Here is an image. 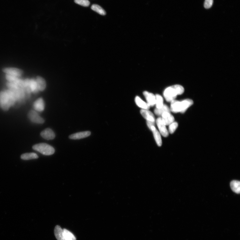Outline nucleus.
Here are the masks:
<instances>
[{
  "instance_id": "obj_1",
  "label": "nucleus",
  "mask_w": 240,
  "mask_h": 240,
  "mask_svg": "<svg viewBox=\"0 0 240 240\" xmlns=\"http://www.w3.org/2000/svg\"><path fill=\"white\" fill-rule=\"evenodd\" d=\"M17 100L15 93L11 90L9 89L0 92V106L3 110H8Z\"/></svg>"
},
{
  "instance_id": "obj_2",
  "label": "nucleus",
  "mask_w": 240,
  "mask_h": 240,
  "mask_svg": "<svg viewBox=\"0 0 240 240\" xmlns=\"http://www.w3.org/2000/svg\"><path fill=\"white\" fill-rule=\"evenodd\" d=\"M33 149L46 155H53L55 152L54 148L50 145L45 143H40L34 145L33 146Z\"/></svg>"
},
{
  "instance_id": "obj_3",
  "label": "nucleus",
  "mask_w": 240,
  "mask_h": 240,
  "mask_svg": "<svg viewBox=\"0 0 240 240\" xmlns=\"http://www.w3.org/2000/svg\"><path fill=\"white\" fill-rule=\"evenodd\" d=\"M155 123L152 122L147 121V124L149 129L152 131L156 144L161 147L162 144V141L161 134L156 129L155 126Z\"/></svg>"
},
{
  "instance_id": "obj_4",
  "label": "nucleus",
  "mask_w": 240,
  "mask_h": 240,
  "mask_svg": "<svg viewBox=\"0 0 240 240\" xmlns=\"http://www.w3.org/2000/svg\"><path fill=\"white\" fill-rule=\"evenodd\" d=\"M177 95H178L173 86L169 87L165 89L163 92V96L166 101L168 102H171L175 100Z\"/></svg>"
},
{
  "instance_id": "obj_5",
  "label": "nucleus",
  "mask_w": 240,
  "mask_h": 240,
  "mask_svg": "<svg viewBox=\"0 0 240 240\" xmlns=\"http://www.w3.org/2000/svg\"><path fill=\"white\" fill-rule=\"evenodd\" d=\"M156 123L157 124L160 133L163 137H167L169 136V133L166 127V125L163 122L162 118L159 117L156 120Z\"/></svg>"
},
{
  "instance_id": "obj_6",
  "label": "nucleus",
  "mask_w": 240,
  "mask_h": 240,
  "mask_svg": "<svg viewBox=\"0 0 240 240\" xmlns=\"http://www.w3.org/2000/svg\"><path fill=\"white\" fill-rule=\"evenodd\" d=\"M28 116L30 120L34 123L42 124L44 122V120L43 118L34 110H30Z\"/></svg>"
},
{
  "instance_id": "obj_7",
  "label": "nucleus",
  "mask_w": 240,
  "mask_h": 240,
  "mask_svg": "<svg viewBox=\"0 0 240 240\" xmlns=\"http://www.w3.org/2000/svg\"><path fill=\"white\" fill-rule=\"evenodd\" d=\"M2 71L7 74L19 77L23 74V71L20 69L15 68H5Z\"/></svg>"
},
{
  "instance_id": "obj_8",
  "label": "nucleus",
  "mask_w": 240,
  "mask_h": 240,
  "mask_svg": "<svg viewBox=\"0 0 240 240\" xmlns=\"http://www.w3.org/2000/svg\"><path fill=\"white\" fill-rule=\"evenodd\" d=\"M143 95L149 106H153L155 105V96L154 94L147 91H144L143 92Z\"/></svg>"
},
{
  "instance_id": "obj_9",
  "label": "nucleus",
  "mask_w": 240,
  "mask_h": 240,
  "mask_svg": "<svg viewBox=\"0 0 240 240\" xmlns=\"http://www.w3.org/2000/svg\"><path fill=\"white\" fill-rule=\"evenodd\" d=\"M41 136L46 140H53L55 137V134L53 130L47 128L41 132Z\"/></svg>"
},
{
  "instance_id": "obj_10",
  "label": "nucleus",
  "mask_w": 240,
  "mask_h": 240,
  "mask_svg": "<svg viewBox=\"0 0 240 240\" xmlns=\"http://www.w3.org/2000/svg\"><path fill=\"white\" fill-rule=\"evenodd\" d=\"M140 113L141 115L147 121L155 123V118L154 114L150 111L147 110L142 109Z\"/></svg>"
},
{
  "instance_id": "obj_11",
  "label": "nucleus",
  "mask_w": 240,
  "mask_h": 240,
  "mask_svg": "<svg viewBox=\"0 0 240 240\" xmlns=\"http://www.w3.org/2000/svg\"><path fill=\"white\" fill-rule=\"evenodd\" d=\"M91 134L89 131H85L72 134L69 136V138L72 140H79L88 137Z\"/></svg>"
},
{
  "instance_id": "obj_12",
  "label": "nucleus",
  "mask_w": 240,
  "mask_h": 240,
  "mask_svg": "<svg viewBox=\"0 0 240 240\" xmlns=\"http://www.w3.org/2000/svg\"><path fill=\"white\" fill-rule=\"evenodd\" d=\"M162 119L166 126H169L175 121V118L170 113L165 112L162 115Z\"/></svg>"
},
{
  "instance_id": "obj_13",
  "label": "nucleus",
  "mask_w": 240,
  "mask_h": 240,
  "mask_svg": "<svg viewBox=\"0 0 240 240\" xmlns=\"http://www.w3.org/2000/svg\"><path fill=\"white\" fill-rule=\"evenodd\" d=\"M171 102L170 110L174 113H180L181 111V102L174 100Z\"/></svg>"
},
{
  "instance_id": "obj_14",
  "label": "nucleus",
  "mask_w": 240,
  "mask_h": 240,
  "mask_svg": "<svg viewBox=\"0 0 240 240\" xmlns=\"http://www.w3.org/2000/svg\"><path fill=\"white\" fill-rule=\"evenodd\" d=\"M44 101L41 98L38 99L33 104L34 109L38 112H42L44 109Z\"/></svg>"
},
{
  "instance_id": "obj_15",
  "label": "nucleus",
  "mask_w": 240,
  "mask_h": 240,
  "mask_svg": "<svg viewBox=\"0 0 240 240\" xmlns=\"http://www.w3.org/2000/svg\"><path fill=\"white\" fill-rule=\"evenodd\" d=\"M193 103V100L190 99H186L181 102V113H183Z\"/></svg>"
},
{
  "instance_id": "obj_16",
  "label": "nucleus",
  "mask_w": 240,
  "mask_h": 240,
  "mask_svg": "<svg viewBox=\"0 0 240 240\" xmlns=\"http://www.w3.org/2000/svg\"><path fill=\"white\" fill-rule=\"evenodd\" d=\"M135 102L137 105L142 109L148 110L150 108V106L148 103L144 102L138 96L135 97Z\"/></svg>"
},
{
  "instance_id": "obj_17",
  "label": "nucleus",
  "mask_w": 240,
  "mask_h": 240,
  "mask_svg": "<svg viewBox=\"0 0 240 240\" xmlns=\"http://www.w3.org/2000/svg\"><path fill=\"white\" fill-rule=\"evenodd\" d=\"M54 233L55 237L57 240H64L63 230L60 226L57 225L55 227Z\"/></svg>"
},
{
  "instance_id": "obj_18",
  "label": "nucleus",
  "mask_w": 240,
  "mask_h": 240,
  "mask_svg": "<svg viewBox=\"0 0 240 240\" xmlns=\"http://www.w3.org/2000/svg\"><path fill=\"white\" fill-rule=\"evenodd\" d=\"M36 81L39 91H43L46 86V83L45 80L40 76H37Z\"/></svg>"
},
{
  "instance_id": "obj_19",
  "label": "nucleus",
  "mask_w": 240,
  "mask_h": 240,
  "mask_svg": "<svg viewBox=\"0 0 240 240\" xmlns=\"http://www.w3.org/2000/svg\"><path fill=\"white\" fill-rule=\"evenodd\" d=\"M155 113L158 116H162V115L165 112L170 113V109L169 107L165 104H163L162 107L160 108H156L154 110Z\"/></svg>"
},
{
  "instance_id": "obj_20",
  "label": "nucleus",
  "mask_w": 240,
  "mask_h": 240,
  "mask_svg": "<svg viewBox=\"0 0 240 240\" xmlns=\"http://www.w3.org/2000/svg\"><path fill=\"white\" fill-rule=\"evenodd\" d=\"M230 186L233 192L238 194L240 193V183L239 181H232L231 183Z\"/></svg>"
},
{
  "instance_id": "obj_21",
  "label": "nucleus",
  "mask_w": 240,
  "mask_h": 240,
  "mask_svg": "<svg viewBox=\"0 0 240 240\" xmlns=\"http://www.w3.org/2000/svg\"><path fill=\"white\" fill-rule=\"evenodd\" d=\"M38 158L39 157L37 154L34 153H26L21 156V158L24 160L36 159Z\"/></svg>"
},
{
  "instance_id": "obj_22",
  "label": "nucleus",
  "mask_w": 240,
  "mask_h": 240,
  "mask_svg": "<svg viewBox=\"0 0 240 240\" xmlns=\"http://www.w3.org/2000/svg\"><path fill=\"white\" fill-rule=\"evenodd\" d=\"M91 9L93 11L96 12L100 15L104 16L106 15V12L105 10L98 5L96 4L92 5Z\"/></svg>"
},
{
  "instance_id": "obj_23",
  "label": "nucleus",
  "mask_w": 240,
  "mask_h": 240,
  "mask_svg": "<svg viewBox=\"0 0 240 240\" xmlns=\"http://www.w3.org/2000/svg\"><path fill=\"white\" fill-rule=\"evenodd\" d=\"M64 240H76L75 236L72 233L67 229H63Z\"/></svg>"
},
{
  "instance_id": "obj_24",
  "label": "nucleus",
  "mask_w": 240,
  "mask_h": 240,
  "mask_svg": "<svg viewBox=\"0 0 240 240\" xmlns=\"http://www.w3.org/2000/svg\"><path fill=\"white\" fill-rule=\"evenodd\" d=\"M155 96V103L156 108L159 109L163 105V99L162 96L156 94Z\"/></svg>"
},
{
  "instance_id": "obj_25",
  "label": "nucleus",
  "mask_w": 240,
  "mask_h": 240,
  "mask_svg": "<svg viewBox=\"0 0 240 240\" xmlns=\"http://www.w3.org/2000/svg\"><path fill=\"white\" fill-rule=\"evenodd\" d=\"M178 126V124L177 122H173L169 125V132L170 134H172L174 133Z\"/></svg>"
},
{
  "instance_id": "obj_26",
  "label": "nucleus",
  "mask_w": 240,
  "mask_h": 240,
  "mask_svg": "<svg viewBox=\"0 0 240 240\" xmlns=\"http://www.w3.org/2000/svg\"><path fill=\"white\" fill-rule=\"evenodd\" d=\"M75 2L76 4L85 7H88L90 4L88 0H75Z\"/></svg>"
},
{
  "instance_id": "obj_27",
  "label": "nucleus",
  "mask_w": 240,
  "mask_h": 240,
  "mask_svg": "<svg viewBox=\"0 0 240 240\" xmlns=\"http://www.w3.org/2000/svg\"><path fill=\"white\" fill-rule=\"evenodd\" d=\"M173 86L176 90L177 95H181L183 93L184 89L183 86L179 85H175Z\"/></svg>"
},
{
  "instance_id": "obj_28",
  "label": "nucleus",
  "mask_w": 240,
  "mask_h": 240,
  "mask_svg": "<svg viewBox=\"0 0 240 240\" xmlns=\"http://www.w3.org/2000/svg\"><path fill=\"white\" fill-rule=\"evenodd\" d=\"M214 2V0H205L204 2V7L206 9H209L211 7Z\"/></svg>"
}]
</instances>
